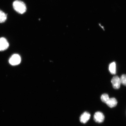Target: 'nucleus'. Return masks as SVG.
<instances>
[{"mask_svg": "<svg viewBox=\"0 0 126 126\" xmlns=\"http://www.w3.org/2000/svg\"><path fill=\"white\" fill-rule=\"evenodd\" d=\"M110 71L112 74L115 75L116 73V64L115 62H113L110 64Z\"/></svg>", "mask_w": 126, "mask_h": 126, "instance_id": "obj_8", "label": "nucleus"}, {"mask_svg": "<svg viewBox=\"0 0 126 126\" xmlns=\"http://www.w3.org/2000/svg\"><path fill=\"white\" fill-rule=\"evenodd\" d=\"M111 82L112 83L113 87L114 89H119L121 84L120 78L117 76H114L112 79Z\"/></svg>", "mask_w": 126, "mask_h": 126, "instance_id": "obj_5", "label": "nucleus"}, {"mask_svg": "<svg viewBox=\"0 0 126 126\" xmlns=\"http://www.w3.org/2000/svg\"><path fill=\"white\" fill-rule=\"evenodd\" d=\"M106 103L110 108H112L116 106L117 101L114 98H110Z\"/></svg>", "mask_w": 126, "mask_h": 126, "instance_id": "obj_7", "label": "nucleus"}, {"mask_svg": "<svg viewBox=\"0 0 126 126\" xmlns=\"http://www.w3.org/2000/svg\"><path fill=\"white\" fill-rule=\"evenodd\" d=\"M7 18V15L1 10H0V23L4 22Z\"/></svg>", "mask_w": 126, "mask_h": 126, "instance_id": "obj_9", "label": "nucleus"}, {"mask_svg": "<svg viewBox=\"0 0 126 126\" xmlns=\"http://www.w3.org/2000/svg\"><path fill=\"white\" fill-rule=\"evenodd\" d=\"M105 116L101 112H97L94 115V119L96 122L101 123L103 122Z\"/></svg>", "mask_w": 126, "mask_h": 126, "instance_id": "obj_3", "label": "nucleus"}, {"mask_svg": "<svg viewBox=\"0 0 126 126\" xmlns=\"http://www.w3.org/2000/svg\"><path fill=\"white\" fill-rule=\"evenodd\" d=\"M91 115L87 112H85L81 115L80 118V122L83 124L86 123L90 119Z\"/></svg>", "mask_w": 126, "mask_h": 126, "instance_id": "obj_6", "label": "nucleus"}, {"mask_svg": "<svg viewBox=\"0 0 126 126\" xmlns=\"http://www.w3.org/2000/svg\"><path fill=\"white\" fill-rule=\"evenodd\" d=\"M9 47L7 41L4 37L0 38V51H4L7 49Z\"/></svg>", "mask_w": 126, "mask_h": 126, "instance_id": "obj_4", "label": "nucleus"}, {"mask_svg": "<svg viewBox=\"0 0 126 126\" xmlns=\"http://www.w3.org/2000/svg\"><path fill=\"white\" fill-rule=\"evenodd\" d=\"M109 98L108 94H102L101 97V99L102 101L105 103H106Z\"/></svg>", "mask_w": 126, "mask_h": 126, "instance_id": "obj_10", "label": "nucleus"}, {"mask_svg": "<svg viewBox=\"0 0 126 126\" xmlns=\"http://www.w3.org/2000/svg\"><path fill=\"white\" fill-rule=\"evenodd\" d=\"M13 6L14 9L18 13L23 14L26 11V4L23 1L16 0L13 2Z\"/></svg>", "mask_w": 126, "mask_h": 126, "instance_id": "obj_1", "label": "nucleus"}, {"mask_svg": "<svg viewBox=\"0 0 126 126\" xmlns=\"http://www.w3.org/2000/svg\"><path fill=\"white\" fill-rule=\"evenodd\" d=\"M21 59L20 56L18 54L13 55L9 60V63L12 65H18L21 62Z\"/></svg>", "mask_w": 126, "mask_h": 126, "instance_id": "obj_2", "label": "nucleus"}, {"mask_svg": "<svg viewBox=\"0 0 126 126\" xmlns=\"http://www.w3.org/2000/svg\"><path fill=\"white\" fill-rule=\"evenodd\" d=\"M121 83L126 86V75H123L120 78Z\"/></svg>", "mask_w": 126, "mask_h": 126, "instance_id": "obj_11", "label": "nucleus"}]
</instances>
